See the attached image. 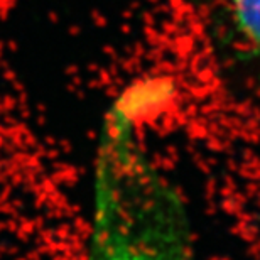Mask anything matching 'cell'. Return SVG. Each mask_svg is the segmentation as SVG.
<instances>
[{"label": "cell", "instance_id": "cell-1", "mask_svg": "<svg viewBox=\"0 0 260 260\" xmlns=\"http://www.w3.org/2000/svg\"><path fill=\"white\" fill-rule=\"evenodd\" d=\"M88 260H198L188 206L125 103L108 110L96 149Z\"/></svg>", "mask_w": 260, "mask_h": 260}, {"label": "cell", "instance_id": "cell-2", "mask_svg": "<svg viewBox=\"0 0 260 260\" xmlns=\"http://www.w3.org/2000/svg\"><path fill=\"white\" fill-rule=\"evenodd\" d=\"M191 7L220 75L260 96V0H191Z\"/></svg>", "mask_w": 260, "mask_h": 260}]
</instances>
